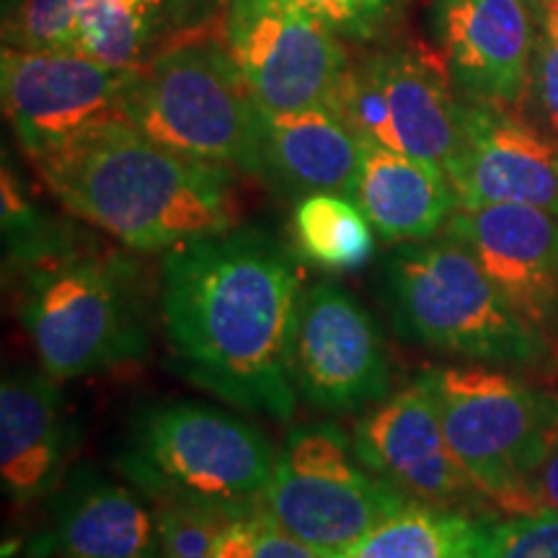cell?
<instances>
[{"label":"cell","instance_id":"obj_8","mask_svg":"<svg viewBox=\"0 0 558 558\" xmlns=\"http://www.w3.org/2000/svg\"><path fill=\"white\" fill-rule=\"evenodd\" d=\"M407 505V494L362 465L352 435L333 422H311L290 429L277 450L262 512L331 558Z\"/></svg>","mask_w":558,"mask_h":558},{"label":"cell","instance_id":"obj_32","mask_svg":"<svg viewBox=\"0 0 558 558\" xmlns=\"http://www.w3.org/2000/svg\"><path fill=\"white\" fill-rule=\"evenodd\" d=\"M522 3L527 5L530 13H533V16H535V21H541V24H543V19H546V11H548L550 0H522Z\"/></svg>","mask_w":558,"mask_h":558},{"label":"cell","instance_id":"obj_30","mask_svg":"<svg viewBox=\"0 0 558 558\" xmlns=\"http://www.w3.org/2000/svg\"><path fill=\"white\" fill-rule=\"evenodd\" d=\"M538 499H541V507L556 509L558 512V437H556L554 448L548 450V456L541 465Z\"/></svg>","mask_w":558,"mask_h":558},{"label":"cell","instance_id":"obj_19","mask_svg":"<svg viewBox=\"0 0 558 558\" xmlns=\"http://www.w3.org/2000/svg\"><path fill=\"white\" fill-rule=\"evenodd\" d=\"M264 177L298 194H344L354 199L365 140L331 107L284 114L262 111Z\"/></svg>","mask_w":558,"mask_h":558},{"label":"cell","instance_id":"obj_33","mask_svg":"<svg viewBox=\"0 0 558 558\" xmlns=\"http://www.w3.org/2000/svg\"><path fill=\"white\" fill-rule=\"evenodd\" d=\"M132 3H148V5H160V9H166V0H132Z\"/></svg>","mask_w":558,"mask_h":558},{"label":"cell","instance_id":"obj_4","mask_svg":"<svg viewBox=\"0 0 558 558\" xmlns=\"http://www.w3.org/2000/svg\"><path fill=\"white\" fill-rule=\"evenodd\" d=\"M5 271L16 279L21 326L54 380L130 365L148 352L137 269L124 256L86 246L65 228Z\"/></svg>","mask_w":558,"mask_h":558},{"label":"cell","instance_id":"obj_22","mask_svg":"<svg viewBox=\"0 0 558 558\" xmlns=\"http://www.w3.org/2000/svg\"><path fill=\"white\" fill-rule=\"evenodd\" d=\"M292 235L300 256L326 271L365 267L375 251V228L344 194H305L292 213Z\"/></svg>","mask_w":558,"mask_h":558},{"label":"cell","instance_id":"obj_13","mask_svg":"<svg viewBox=\"0 0 558 558\" xmlns=\"http://www.w3.org/2000/svg\"><path fill=\"white\" fill-rule=\"evenodd\" d=\"M130 70L107 68L78 52L3 47L0 90L13 135L37 160L96 124L124 120Z\"/></svg>","mask_w":558,"mask_h":558},{"label":"cell","instance_id":"obj_20","mask_svg":"<svg viewBox=\"0 0 558 558\" xmlns=\"http://www.w3.org/2000/svg\"><path fill=\"white\" fill-rule=\"evenodd\" d=\"M354 202L388 243L437 239L458 209L450 179L424 160L365 143Z\"/></svg>","mask_w":558,"mask_h":558},{"label":"cell","instance_id":"obj_1","mask_svg":"<svg viewBox=\"0 0 558 558\" xmlns=\"http://www.w3.org/2000/svg\"><path fill=\"white\" fill-rule=\"evenodd\" d=\"M298 264L254 228H230L160 254L158 305L171 365L230 407L292 418L290 347Z\"/></svg>","mask_w":558,"mask_h":558},{"label":"cell","instance_id":"obj_26","mask_svg":"<svg viewBox=\"0 0 558 558\" xmlns=\"http://www.w3.org/2000/svg\"><path fill=\"white\" fill-rule=\"evenodd\" d=\"M484 558H558V512L541 507L494 520Z\"/></svg>","mask_w":558,"mask_h":558},{"label":"cell","instance_id":"obj_18","mask_svg":"<svg viewBox=\"0 0 558 558\" xmlns=\"http://www.w3.org/2000/svg\"><path fill=\"white\" fill-rule=\"evenodd\" d=\"M75 429L65 396L45 369L16 367L0 386V476L16 505L45 499L68 476Z\"/></svg>","mask_w":558,"mask_h":558},{"label":"cell","instance_id":"obj_9","mask_svg":"<svg viewBox=\"0 0 558 558\" xmlns=\"http://www.w3.org/2000/svg\"><path fill=\"white\" fill-rule=\"evenodd\" d=\"M329 107L365 143L435 166L450 179L465 140V101L448 65L393 50L349 65Z\"/></svg>","mask_w":558,"mask_h":558},{"label":"cell","instance_id":"obj_24","mask_svg":"<svg viewBox=\"0 0 558 558\" xmlns=\"http://www.w3.org/2000/svg\"><path fill=\"white\" fill-rule=\"evenodd\" d=\"M90 0H11L5 47L29 52H75L83 11Z\"/></svg>","mask_w":558,"mask_h":558},{"label":"cell","instance_id":"obj_15","mask_svg":"<svg viewBox=\"0 0 558 558\" xmlns=\"http://www.w3.org/2000/svg\"><path fill=\"white\" fill-rule=\"evenodd\" d=\"M437 29L465 104L512 109L533 78L535 16L522 0H439Z\"/></svg>","mask_w":558,"mask_h":558},{"label":"cell","instance_id":"obj_16","mask_svg":"<svg viewBox=\"0 0 558 558\" xmlns=\"http://www.w3.org/2000/svg\"><path fill=\"white\" fill-rule=\"evenodd\" d=\"M450 184L463 207L527 205L558 218V140L512 109L465 104V140Z\"/></svg>","mask_w":558,"mask_h":558},{"label":"cell","instance_id":"obj_6","mask_svg":"<svg viewBox=\"0 0 558 558\" xmlns=\"http://www.w3.org/2000/svg\"><path fill=\"white\" fill-rule=\"evenodd\" d=\"M458 463L494 507L541 509L538 473L558 437V393L488 365L424 369Z\"/></svg>","mask_w":558,"mask_h":558},{"label":"cell","instance_id":"obj_10","mask_svg":"<svg viewBox=\"0 0 558 558\" xmlns=\"http://www.w3.org/2000/svg\"><path fill=\"white\" fill-rule=\"evenodd\" d=\"M290 369L298 401L329 414L373 409L393 378L378 320L337 282L300 290Z\"/></svg>","mask_w":558,"mask_h":558},{"label":"cell","instance_id":"obj_21","mask_svg":"<svg viewBox=\"0 0 558 558\" xmlns=\"http://www.w3.org/2000/svg\"><path fill=\"white\" fill-rule=\"evenodd\" d=\"M494 514L411 501L331 558H484Z\"/></svg>","mask_w":558,"mask_h":558},{"label":"cell","instance_id":"obj_7","mask_svg":"<svg viewBox=\"0 0 558 558\" xmlns=\"http://www.w3.org/2000/svg\"><path fill=\"white\" fill-rule=\"evenodd\" d=\"M122 117L181 156L264 177L262 109L228 47L190 41L132 68Z\"/></svg>","mask_w":558,"mask_h":558},{"label":"cell","instance_id":"obj_12","mask_svg":"<svg viewBox=\"0 0 558 558\" xmlns=\"http://www.w3.org/2000/svg\"><path fill=\"white\" fill-rule=\"evenodd\" d=\"M352 445L365 469L411 501L494 514L492 499L450 450L437 401L422 375L367 409L354 424Z\"/></svg>","mask_w":558,"mask_h":558},{"label":"cell","instance_id":"obj_17","mask_svg":"<svg viewBox=\"0 0 558 558\" xmlns=\"http://www.w3.org/2000/svg\"><path fill=\"white\" fill-rule=\"evenodd\" d=\"M145 499L135 486L73 471L50 494L26 558H160L156 507Z\"/></svg>","mask_w":558,"mask_h":558},{"label":"cell","instance_id":"obj_2","mask_svg":"<svg viewBox=\"0 0 558 558\" xmlns=\"http://www.w3.org/2000/svg\"><path fill=\"white\" fill-rule=\"evenodd\" d=\"M60 205L132 251H166L233 228L230 169L173 153L128 120L96 124L34 160Z\"/></svg>","mask_w":558,"mask_h":558},{"label":"cell","instance_id":"obj_28","mask_svg":"<svg viewBox=\"0 0 558 558\" xmlns=\"http://www.w3.org/2000/svg\"><path fill=\"white\" fill-rule=\"evenodd\" d=\"M300 9L341 37H365L378 29L396 0H295Z\"/></svg>","mask_w":558,"mask_h":558},{"label":"cell","instance_id":"obj_29","mask_svg":"<svg viewBox=\"0 0 558 558\" xmlns=\"http://www.w3.org/2000/svg\"><path fill=\"white\" fill-rule=\"evenodd\" d=\"M527 94H533L543 130L558 140V32L550 26H543L538 47H535Z\"/></svg>","mask_w":558,"mask_h":558},{"label":"cell","instance_id":"obj_31","mask_svg":"<svg viewBox=\"0 0 558 558\" xmlns=\"http://www.w3.org/2000/svg\"><path fill=\"white\" fill-rule=\"evenodd\" d=\"M209 3H213V0H166V9L171 11L173 19L190 21L197 19Z\"/></svg>","mask_w":558,"mask_h":558},{"label":"cell","instance_id":"obj_5","mask_svg":"<svg viewBox=\"0 0 558 558\" xmlns=\"http://www.w3.org/2000/svg\"><path fill=\"white\" fill-rule=\"evenodd\" d=\"M277 450L259 427L213 403H148L132 416L117 469L150 501L186 499L254 514Z\"/></svg>","mask_w":558,"mask_h":558},{"label":"cell","instance_id":"obj_14","mask_svg":"<svg viewBox=\"0 0 558 558\" xmlns=\"http://www.w3.org/2000/svg\"><path fill=\"white\" fill-rule=\"evenodd\" d=\"M445 235L463 243L512 308L558 347V218L527 205H458Z\"/></svg>","mask_w":558,"mask_h":558},{"label":"cell","instance_id":"obj_3","mask_svg":"<svg viewBox=\"0 0 558 558\" xmlns=\"http://www.w3.org/2000/svg\"><path fill=\"white\" fill-rule=\"evenodd\" d=\"M378 282L390 326L409 344L509 373H541L558 362L554 341L512 308L476 256L450 235L396 243Z\"/></svg>","mask_w":558,"mask_h":558},{"label":"cell","instance_id":"obj_11","mask_svg":"<svg viewBox=\"0 0 558 558\" xmlns=\"http://www.w3.org/2000/svg\"><path fill=\"white\" fill-rule=\"evenodd\" d=\"M226 37L264 114L329 107L349 68L337 34L295 0H230Z\"/></svg>","mask_w":558,"mask_h":558},{"label":"cell","instance_id":"obj_25","mask_svg":"<svg viewBox=\"0 0 558 558\" xmlns=\"http://www.w3.org/2000/svg\"><path fill=\"white\" fill-rule=\"evenodd\" d=\"M158 520L160 558H218L226 530L241 514L202 501H153Z\"/></svg>","mask_w":558,"mask_h":558},{"label":"cell","instance_id":"obj_23","mask_svg":"<svg viewBox=\"0 0 558 558\" xmlns=\"http://www.w3.org/2000/svg\"><path fill=\"white\" fill-rule=\"evenodd\" d=\"M160 5L132 0H90L83 11L75 52L107 68L143 65L145 47L156 29Z\"/></svg>","mask_w":558,"mask_h":558},{"label":"cell","instance_id":"obj_27","mask_svg":"<svg viewBox=\"0 0 558 558\" xmlns=\"http://www.w3.org/2000/svg\"><path fill=\"white\" fill-rule=\"evenodd\" d=\"M218 558H324L316 548L279 527L262 509L226 530Z\"/></svg>","mask_w":558,"mask_h":558}]
</instances>
